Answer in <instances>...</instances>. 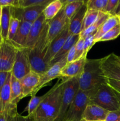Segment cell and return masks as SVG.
I'll list each match as a JSON object with an SVG mask.
<instances>
[{"instance_id": "1", "label": "cell", "mask_w": 120, "mask_h": 121, "mask_svg": "<svg viewBox=\"0 0 120 121\" xmlns=\"http://www.w3.org/2000/svg\"><path fill=\"white\" fill-rule=\"evenodd\" d=\"M65 80L60 79L53 86L50 94L42 102L31 117L33 121H55L58 118L62 102Z\"/></svg>"}, {"instance_id": "2", "label": "cell", "mask_w": 120, "mask_h": 121, "mask_svg": "<svg viewBox=\"0 0 120 121\" xmlns=\"http://www.w3.org/2000/svg\"><path fill=\"white\" fill-rule=\"evenodd\" d=\"M48 22L47 21L45 27L38 40L31 48H26L32 72L42 75L48 70L50 66L44 61L49 43L48 41Z\"/></svg>"}, {"instance_id": "3", "label": "cell", "mask_w": 120, "mask_h": 121, "mask_svg": "<svg viewBox=\"0 0 120 121\" xmlns=\"http://www.w3.org/2000/svg\"><path fill=\"white\" fill-rule=\"evenodd\" d=\"M101 59H87L84 70L78 78L80 89L89 91L107 83V79L105 77L101 69Z\"/></svg>"}, {"instance_id": "4", "label": "cell", "mask_w": 120, "mask_h": 121, "mask_svg": "<svg viewBox=\"0 0 120 121\" xmlns=\"http://www.w3.org/2000/svg\"><path fill=\"white\" fill-rule=\"evenodd\" d=\"M98 87L89 91L80 89L72 102L67 110L63 121H80L91 97L96 92Z\"/></svg>"}, {"instance_id": "5", "label": "cell", "mask_w": 120, "mask_h": 121, "mask_svg": "<svg viewBox=\"0 0 120 121\" xmlns=\"http://www.w3.org/2000/svg\"><path fill=\"white\" fill-rule=\"evenodd\" d=\"M89 104L96 105L109 112L120 109L115 91L107 83L102 84L98 87Z\"/></svg>"}, {"instance_id": "6", "label": "cell", "mask_w": 120, "mask_h": 121, "mask_svg": "<svg viewBox=\"0 0 120 121\" xmlns=\"http://www.w3.org/2000/svg\"><path fill=\"white\" fill-rule=\"evenodd\" d=\"M80 90L78 78H73L65 80L62 95V102L58 119L63 121L68 108L69 107L75 96Z\"/></svg>"}, {"instance_id": "7", "label": "cell", "mask_w": 120, "mask_h": 121, "mask_svg": "<svg viewBox=\"0 0 120 121\" xmlns=\"http://www.w3.org/2000/svg\"><path fill=\"white\" fill-rule=\"evenodd\" d=\"M17 51L11 41L3 40L0 45V72H12Z\"/></svg>"}, {"instance_id": "8", "label": "cell", "mask_w": 120, "mask_h": 121, "mask_svg": "<svg viewBox=\"0 0 120 121\" xmlns=\"http://www.w3.org/2000/svg\"><path fill=\"white\" fill-rule=\"evenodd\" d=\"M32 71L27 49L19 48L13 66L11 73L15 78L20 80Z\"/></svg>"}, {"instance_id": "9", "label": "cell", "mask_w": 120, "mask_h": 121, "mask_svg": "<svg viewBox=\"0 0 120 121\" xmlns=\"http://www.w3.org/2000/svg\"><path fill=\"white\" fill-rule=\"evenodd\" d=\"M101 69L107 79L120 81V61L114 53L102 58Z\"/></svg>"}, {"instance_id": "10", "label": "cell", "mask_w": 120, "mask_h": 121, "mask_svg": "<svg viewBox=\"0 0 120 121\" xmlns=\"http://www.w3.org/2000/svg\"><path fill=\"white\" fill-rule=\"evenodd\" d=\"M67 63V56H66L61 59L59 62L52 66L46 73L40 76V80L39 84L31 95V98L36 96V93L51 81L57 78L60 79L61 78L60 73H61V69L63 68L64 66H65Z\"/></svg>"}, {"instance_id": "11", "label": "cell", "mask_w": 120, "mask_h": 121, "mask_svg": "<svg viewBox=\"0 0 120 121\" xmlns=\"http://www.w3.org/2000/svg\"><path fill=\"white\" fill-rule=\"evenodd\" d=\"M48 22V41L50 43L69 24V20L66 17L64 7L54 18Z\"/></svg>"}, {"instance_id": "12", "label": "cell", "mask_w": 120, "mask_h": 121, "mask_svg": "<svg viewBox=\"0 0 120 121\" xmlns=\"http://www.w3.org/2000/svg\"><path fill=\"white\" fill-rule=\"evenodd\" d=\"M69 34L70 33L69 31V24H68L67 25L64 30L60 34H58L49 44L47 54L44 58V61L47 65L49 66L51 60L54 59L55 56L62 48V46L65 43L67 39H68Z\"/></svg>"}, {"instance_id": "13", "label": "cell", "mask_w": 120, "mask_h": 121, "mask_svg": "<svg viewBox=\"0 0 120 121\" xmlns=\"http://www.w3.org/2000/svg\"><path fill=\"white\" fill-rule=\"evenodd\" d=\"M87 59V56H83L78 60L66 64L61 70L60 79L65 80L73 78H78L83 72Z\"/></svg>"}, {"instance_id": "14", "label": "cell", "mask_w": 120, "mask_h": 121, "mask_svg": "<svg viewBox=\"0 0 120 121\" xmlns=\"http://www.w3.org/2000/svg\"><path fill=\"white\" fill-rule=\"evenodd\" d=\"M40 80V74L32 71L20 80L22 89L21 99H22L25 97L30 96L39 84Z\"/></svg>"}, {"instance_id": "15", "label": "cell", "mask_w": 120, "mask_h": 121, "mask_svg": "<svg viewBox=\"0 0 120 121\" xmlns=\"http://www.w3.org/2000/svg\"><path fill=\"white\" fill-rule=\"evenodd\" d=\"M46 22L47 21L45 18L43 13L37 20L32 22L25 48H31L35 45L41 35Z\"/></svg>"}, {"instance_id": "16", "label": "cell", "mask_w": 120, "mask_h": 121, "mask_svg": "<svg viewBox=\"0 0 120 121\" xmlns=\"http://www.w3.org/2000/svg\"><path fill=\"white\" fill-rule=\"evenodd\" d=\"M32 22L21 21L16 34L11 43L18 49L24 48Z\"/></svg>"}, {"instance_id": "17", "label": "cell", "mask_w": 120, "mask_h": 121, "mask_svg": "<svg viewBox=\"0 0 120 121\" xmlns=\"http://www.w3.org/2000/svg\"><path fill=\"white\" fill-rule=\"evenodd\" d=\"M109 111L94 104H88L84 111L82 119L88 121H105Z\"/></svg>"}, {"instance_id": "18", "label": "cell", "mask_w": 120, "mask_h": 121, "mask_svg": "<svg viewBox=\"0 0 120 121\" xmlns=\"http://www.w3.org/2000/svg\"><path fill=\"white\" fill-rule=\"evenodd\" d=\"M87 11L86 1L80 10L72 17L69 21V33L74 35H80L82 31L84 19Z\"/></svg>"}, {"instance_id": "19", "label": "cell", "mask_w": 120, "mask_h": 121, "mask_svg": "<svg viewBox=\"0 0 120 121\" xmlns=\"http://www.w3.org/2000/svg\"><path fill=\"white\" fill-rule=\"evenodd\" d=\"M80 38V35H74V34H69L68 39H67L65 43L62 46V48L60 49V50L58 52L57 54L55 56L54 59L50 62V64H49L50 67H51L52 66L55 65L56 63L59 62L61 59L67 56L68 52L70 50V49L73 46L76 44Z\"/></svg>"}, {"instance_id": "20", "label": "cell", "mask_w": 120, "mask_h": 121, "mask_svg": "<svg viewBox=\"0 0 120 121\" xmlns=\"http://www.w3.org/2000/svg\"><path fill=\"white\" fill-rule=\"evenodd\" d=\"M11 78V72L9 73L7 81L0 92V112L1 113H4L5 112L10 104Z\"/></svg>"}, {"instance_id": "21", "label": "cell", "mask_w": 120, "mask_h": 121, "mask_svg": "<svg viewBox=\"0 0 120 121\" xmlns=\"http://www.w3.org/2000/svg\"><path fill=\"white\" fill-rule=\"evenodd\" d=\"M120 24V18L116 15H112L108 17V18L105 21L103 24L98 30L97 31L94 35V41L95 43L98 42L99 39L106 33L114 28L118 24Z\"/></svg>"}, {"instance_id": "22", "label": "cell", "mask_w": 120, "mask_h": 121, "mask_svg": "<svg viewBox=\"0 0 120 121\" xmlns=\"http://www.w3.org/2000/svg\"><path fill=\"white\" fill-rule=\"evenodd\" d=\"M11 8L10 7H2L1 13L0 30L2 38L4 40H7L8 30L11 18Z\"/></svg>"}, {"instance_id": "23", "label": "cell", "mask_w": 120, "mask_h": 121, "mask_svg": "<svg viewBox=\"0 0 120 121\" xmlns=\"http://www.w3.org/2000/svg\"><path fill=\"white\" fill-rule=\"evenodd\" d=\"M63 8L61 0H54L48 4L43 11V14L46 21H49L54 18Z\"/></svg>"}, {"instance_id": "24", "label": "cell", "mask_w": 120, "mask_h": 121, "mask_svg": "<svg viewBox=\"0 0 120 121\" xmlns=\"http://www.w3.org/2000/svg\"><path fill=\"white\" fill-rule=\"evenodd\" d=\"M21 93H22V89H21L20 80L15 78L11 73L10 104L18 105V103L21 100Z\"/></svg>"}, {"instance_id": "25", "label": "cell", "mask_w": 120, "mask_h": 121, "mask_svg": "<svg viewBox=\"0 0 120 121\" xmlns=\"http://www.w3.org/2000/svg\"><path fill=\"white\" fill-rule=\"evenodd\" d=\"M110 15V14H109L104 13L103 12H100V16H99L98 18L96 20V22L94 24L92 25L91 26H90L89 28L82 31L80 34V37L84 39V38L90 35V34H95L96 32L98 31V30L100 28V27L103 24L104 22L108 18V17Z\"/></svg>"}, {"instance_id": "26", "label": "cell", "mask_w": 120, "mask_h": 121, "mask_svg": "<svg viewBox=\"0 0 120 121\" xmlns=\"http://www.w3.org/2000/svg\"><path fill=\"white\" fill-rule=\"evenodd\" d=\"M5 113L7 115V121H33L32 117L22 116L18 113L17 111V105L10 104Z\"/></svg>"}, {"instance_id": "27", "label": "cell", "mask_w": 120, "mask_h": 121, "mask_svg": "<svg viewBox=\"0 0 120 121\" xmlns=\"http://www.w3.org/2000/svg\"><path fill=\"white\" fill-rule=\"evenodd\" d=\"M52 89L53 87H52L48 92H47V93H45L43 95L41 96H33L31 98L30 100H29V103H28V105H27V108H26V109L24 111H28V116L31 117L34 113V112L38 108V106L42 103V102L50 94V93L52 92Z\"/></svg>"}, {"instance_id": "28", "label": "cell", "mask_w": 120, "mask_h": 121, "mask_svg": "<svg viewBox=\"0 0 120 121\" xmlns=\"http://www.w3.org/2000/svg\"><path fill=\"white\" fill-rule=\"evenodd\" d=\"M84 3L85 1L83 0H74L71 3L65 6H63L66 17L69 21L72 18V17L80 10Z\"/></svg>"}, {"instance_id": "29", "label": "cell", "mask_w": 120, "mask_h": 121, "mask_svg": "<svg viewBox=\"0 0 120 121\" xmlns=\"http://www.w3.org/2000/svg\"><path fill=\"white\" fill-rule=\"evenodd\" d=\"M100 12L99 11L87 9V13H86L84 19L82 31L87 28H89L90 26H91L96 22L100 16Z\"/></svg>"}, {"instance_id": "30", "label": "cell", "mask_w": 120, "mask_h": 121, "mask_svg": "<svg viewBox=\"0 0 120 121\" xmlns=\"http://www.w3.org/2000/svg\"><path fill=\"white\" fill-rule=\"evenodd\" d=\"M51 1L52 0H19L18 8H24L37 5L46 7Z\"/></svg>"}, {"instance_id": "31", "label": "cell", "mask_w": 120, "mask_h": 121, "mask_svg": "<svg viewBox=\"0 0 120 121\" xmlns=\"http://www.w3.org/2000/svg\"><path fill=\"white\" fill-rule=\"evenodd\" d=\"M108 0H88L86 1L87 9L103 12Z\"/></svg>"}, {"instance_id": "32", "label": "cell", "mask_w": 120, "mask_h": 121, "mask_svg": "<svg viewBox=\"0 0 120 121\" xmlns=\"http://www.w3.org/2000/svg\"><path fill=\"white\" fill-rule=\"evenodd\" d=\"M21 20H19L17 18L11 15L10 24H9V30H8L7 40L11 41L12 40L13 38L14 37V36L16 34V32H17L18 29L19 27L20 26V24H21Z\"/></svg>"}, {"instance_id": "33", "label": "cell", "mask_w": 120, "mask_h": 121, "mask_svg": "<svg viewBox=\"0 0 120 121\" xmlns=\"http://www.w3.org/2000/svg\"><path fill=\"white\" fill-rule=\"evenodd\" d=\"M120 35V24H118L114 28H112L107 33L104 34L98 41L97 43L101 42V41H106L112 40L116 39L119 35Z\"/></svg>"}, {"instance_id": "34", "label": "cell", "mask_w": 120, "mask_h": 121, "mask_svg": "<svg viewBox=\"0 0 120 121\" xmlns=\"http://www.w3.org/2000/svg\"><path fill=\"white\" fill-rule=\"evenodd\" d=\"M94 35L95 34H91L85 37L84 39V56H87L88 52L95 44L94 41Z\"/></svg>"}, {"instance_id": "35", "label": "cell", "mask_w": 120, "mask_h": 121, "mask_svg": "<svg viewBox=\"0 0 120 121\" xmlns=\"http://www.w3.org/2000/svg\"><path fill=\"white\" fill-rule=\"evenodd\" d=\"M84 39L80 37L75 44V50H76L75 60H78L84 56Z\"/></svg>"}, {"instance_id": "36", "label": "cell", "mask_w": 120, "mask_h": 121, "mask_svg": "<svg viewBox=\"0 0 120 121\" xmlns=\"http://www.w3.org/2000/svg\"><path fill=\"white\" fill-rule=\"evenodd\" d=\"M119 0H108L105 8L104 9L103 13L109 14L112 15L114 9L116 7V5L118 3Z\"/></svg>"}, {"instance_id": "37", "label": "cell", "mask_w": 120, "mask_h": 121, "mask_svg": "<svg viewBox=\"0 0 120 121\" xmlns=\"http://www.w3.org/2000/svg\"><path fill=\"white\" fill-rule=\"evenodd\" d=\"M105 121H120V109L109 112Z\"/></svg>"}, {"instance_id": "38", "label": "cell", "mask_w": 120, "mask_h": 121, "mask_svg": "<svg viewBox=\"0 0 120 121\" xmlns=\"http://www.w3.org/2000/svg\"><path fill=\"white\" fill-rule=\"evenodd\" d=\"M19 0H0V6L18 8Z\"/></svg>"}, {"instance_id": "39", "label": "cell", "mask_w": 120, "mask_h": 121, "mask_svg": "<svg viewBox=\"0 0 120 121\" xmlns=\"http://www.w3.org/2000/svg\"><path fill=\"white\" fill-rule=\"evenodd\" d=\"M107 83L114 91L120 94V81L107 79Z\"/></svg>"}, {"instance_id": "40", "label": "cell", "mask_w": 120, "mask_h": 121, "mask_svg": "<svg viewBox=\"0 0 120 121\" xmlns=\"http://www.w3.org/2000/svg\"><path fill=\"white\" fill-rule=\"evenodd\" d=\"M75 57H76V50H75V45L73 46L70 50L68 52L67 55V63L72 62L75 60Z\"/></svg>"}, {"instance_id": "41", "label": "cell", "mask_w": 120, "mask_h": 121, "mask_svg": "<svg viewBox=\"0 0 120 121\" xmlns=\"http://www.w3.org/2000/svg\"><path fill=\"white\" fill-rule=\"evenodd\" d=\"M10 73L11 72H0V92H1L2 88L3 87L5 83L7 78H8Z\"/></svg>"}, {"instance_id": "42", "label": "cell", "mask_w": 120, "mask_h": 121, "mask_svg": "<svg viewBox=\"0 0 120 121\" xmlns=\"http://www.w3.org/2000/svg\"><path fill=\"white\" fill-rule=\"evenodd\" d=\"M120 13V0H119L118 3L117 5H116V8H115V9H114L112 15H116V16H117Z\"/></svg>"}, {"instance_id": "43", "label": "cell", "mask_w": 120, "mask_h": 121, "mask_svg": "<svg viewBox=\"0 0 120 121\" xmlns=\"http://www.w3.org/2000/svg\"><path fill=\"white\" fill-rule=\"evenodd\" d=\"M7 115L5 113L0 112V121H7Z\"/></svg>"}, {"instance_id": "44", "label": "cell", "mask_w": 120, "mask_h": 121, "mask_svg": "<svg viewBox=\"0 0 120 121\" xmlns=\"http://www.w3.org/2000/svg\"><path fill=\"white\" fill-rule=\"evenodd\" d=\"M115 94H116V97H117L118 100L119 105H120V93H118V92H116V91H115Z\"/></svg>"}, {"instance_id": "45", "label": "cell", "mask_w": 120, "mask_h": 121, "mask_svg": "<svg viewBox=\"0 0 120 121\" xmlns=\"http://www.w3.org/2000/svg\"><path fill=\"white\" fill-rule=\"evenodd\" d=\"M3 40H4V39H3V38H2V34H1V30H0V45H1V44L2 43V42L3 41Z\"/></svg>"}, {"instance_id": "46", "label": "cell", "mask_w": 120, "mask_h": 121, "mask_svg": "<svg viewBox=\"0 0 120 121\" xmlns=\"http://www.w3.org/2000/svg\"><path fill=\"white\" fill-rule=\"evenodd\" d=\"M1 13H2V7L0 6V23H1Z\"/></svg>"}, {"instance_id": "47", "label": "cell", "mask_w": 120, "mask_h": 121, "mask_svg": "<svg viewBox=\"0 0 120 121\" xmlns=\"http://www.w3.org/2000/svg\"><path fill=\"white\" fill-rule=\"evenodd\" d=\"M80 121H86V120H85V119H81Z\"/></svg>"}, {"instance_id": "48", "label": "cell", "mask_w": 120, "mask_h": 121, "mask_svg": "<svg viewBox=\"0 0 120 121\" xmlns=\"http://www.w3.org/2000/svg\"><path fill=\"white\" fill-rule=\"evenodd\" d=\"M118 59H119V60L120 61V56H118Z\"/></svg>"}, {"instance_id": "49", "label": "cell", "mask_w": 120, "mask_h": 121, "mask_svg": "<svg viewBox=\"0 0 120 121\" xmlns=\"http://www.w3.org/2000/svg\"><path fill=\"white\" fill-rule=\"evenodd\" d=\"M117 16H118V17H120V14H118V15H117Z\"/></svg>"}, {"instance_id": "50", "label": "cell", "mask_w": 120, "mask_h": 121, "mask_svg": "<svg viewBox=\"0 0 120 121\" xmlns=\"http://www.w3.org/2000/svg\"><path fill=\"white\" fill-rule=\"evenodd\" d=\"M59 121V120H58V119H56V121Z\"/></svg>"}, {"instance_id": "51", "label": "cell", "mask_w": 120, "mask_h": 121, "mask_svg": "<svg viewBox=\"0 0 120 121\" xmlns=\"http://www.w3.org/2000/svg\"></svg>"}]
</instances>
